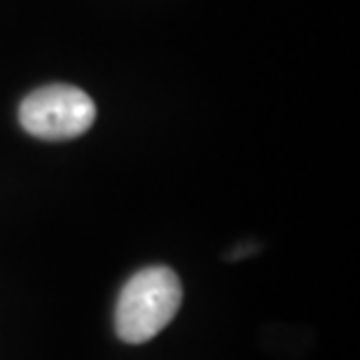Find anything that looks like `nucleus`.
I'll return each instance as SVG.
<instances>
[{"instance_id":"2","label":"nucleus","mask_w":360,"mask_h":360,"mask_svg":"<svg viewBox=\"0 0 360 360\" xmlns=\"http://www.w3.org/2000/svg\"><path fill=\"white\" fill-rule=\"evenodd\" d=\"M96 120V105L87 91L70 84H47L21 101L19 122L40 141H70L87 134Z\"/></svg>"},{"instance_id":"1","label":"nucleus","mask_w":360,"mask_h":360,"mask_svg":"<svg viewBox=\"0 0 360 360\" xmlns=\"http://www.w3.org/2000/svg\"><path fill=\"white\" fill-rule=\"evenodd\" d=\"M183 302L178 274L164 264L136 271L120 290L115 330L127 344H146L174 321Z\"/></svg>"}]
</instances>
